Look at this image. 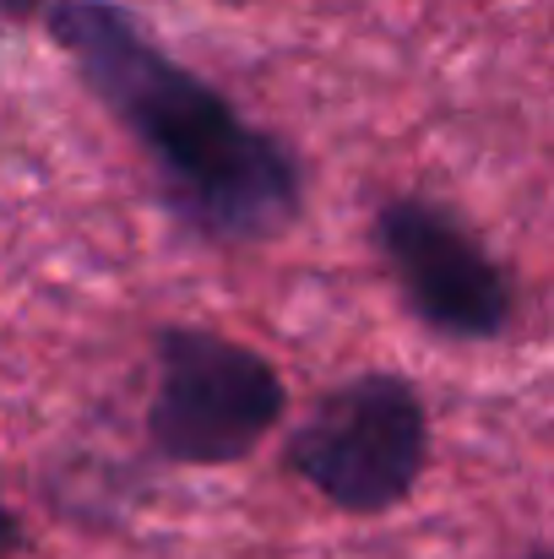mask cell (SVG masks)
Listing matches in <instances>:
<instances>
[{
	"label": "cell",
	"instance_id": "1",
	"mask_svg": "<svg viewBox=\"0 0 554 559\" xmlns=\"http://www.w3.org/2000/svg\"><path fill=\"white\" fill-rule=\"evenodd\" d=\"M44 27L87 93L148 153L164 201L201 239L267 245L299 217L305 175L294 147L250 126L207 76L180 66L137 11L115 0H55Z\"/></svg>",
	"mask_w": 554,
	"mask_h": 559
},
{
	"label": "cell",
	"instance_id": "2",
	"mask_svg": "<svg viewBox=\"0 0 554 559\" xmlns=\"http://www.w3.org/2000/svg\"><path fill=\"white\" fill-rule=\"evenodd\" d=\"M283 462L332 511L386 516L429 467V407L408 374L365 370L321 391V402L294 424Z\"/></svg>",
	"mask_w": 554,
	"mask_h": 559
},
{
	"label": "cell",
	"instance_id": "3",
	"mask_svg": "<svg viewBox=\"0 0 554 559\" xmlns=\"http://www.w3.org/2000/svg\"><path fill=\"white\" fill-rule=\"evenodd\" d=\"M153 365L158 374L148 396V440L164 462L228 467L283 424V374L267 354L223 332L164 326L153 337Z\"/></svg>",
	"mask_w": 554,
	"mask_h": 559
},
{
	"label": "cell",
	"instance_id": "4",
	"mask_svg": "<svg viewBox=\"0 0 554 559\" xmlns=\"http://www.w3.org/2000/svg\"><path fill=\"white\" fill-rule=\"evenodd\" d=\"M369 234L419 326L451 343L506 337L517 321V283L468 217L429 195H391L375 206Z\"/></svg>",
	"mask_w": 554,
	"mask_h": 559
},
{
	"label": "cell",
	"instance_id": "5",
	"mask_svg": "<svg viewBox=\"0 0 554 559\" xmlns=\"http://www.w3.org/2000/svg\"><path fill=\"white\" fill-rule=\"evenodd\" d=\"M16 549H22V522H16V511L0 500V559L16 555Z\"/></svg>",
	"mask_w": 554,
	"mask_h": 559
},
{
	"label": "cell",
	"instance_id": "6",
	"mask_svg": "<svg viewBox=\"0 0 554 559\" xmlns=\"http://www.w3.org/2000/svg\"><path fill=\"white\" fill-rule=\"evenodd\" d=\"M49 5H55V0H0L5 16H44Z\"/></svg>",
	"mask_w": 554,
	"mask_h": 559
},
{
	"label": "cell",
	"instance_id": "7",
	"mask_svg": "<svg viewBox=\"0 0 554 559\" xmlns=\"http://www.w3.org/2000/svg\"><path fill=\"white\" fill-rule=\"evenodd\" d=\"M522 559H550V555H544V549H533V555H522Z\"/></svg>",
	"mask_w": 554,
	"mask_h": 559
},
{
	"label": "cell",
	"instance_id": "8",
	"mask_svg": "<svg viewBox=\"0 0 554 559\" xmlns=\"http://www.w3.org/2000/svg\"><path fill=\"white\" fill-rule=\"evenodd\" d=\"M228 5H245V0H228Z\"/></svg>",
	"mask_w": 554,
	"mask_h": 559
}]
</instances>
